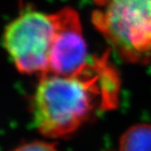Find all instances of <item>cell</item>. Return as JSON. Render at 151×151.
I'll return each instance as SVG.
<instances>
[{
    "label": "cell",
    "mask_w": 151,
    "mask_h": 151,
    "mask_svg": "<svg viewBox=\"0 0 151 151\" xmlns=\"http://www.w3.org/2000/svg\"><path fill=\"white\" fill-rule=\"evenodd\" d=\"M93 58L73 76H41L33 96V116L38 131L47 137H66L99 111L115 109L119 80L107 59Z\"/></svg>",
    "instance_id": "cell-1"
},
{
    "label": "cell",
    "mask_w": 151,
    "mask_h": 151,
    "mask_svg": "<svg viewBox=\"0 0 151 151\" xmlns=\"http://www.w3.org/2000/svg\"><path fill=\"white\" fill-rule=\"evenodd\" d=\"M92 21L124 60H151V0H109L93 13Z\"/></svg>",
    "instance_id": "cell-2"
},
{
    "label": "cell",
    "mask_w": 151,
    "mask_h": 151,
    "mask_svg": "<svg viewBox=\"0 0 151 151\" xmlns=\"http://www.w3.org/2000/svg\"><path fill=\"white\" fill-rule=\"evenodd\" d=\"M119 151H151V125L129 127L120 137Z\"/></svg>",
    "instance_id": "cell-5"
},
{
    "label": "cell",
    "mask_w": 151,
    "mask_h": 151,
    "mask_svg": "<svg viewBox=\"0 0 151 151\" xmlns=\"http://www.w3.org/2000/svg\"><path fill=\"white\" fill-rule=\"evenodd\" d=\"M13 151H58L56 147L51 143L43 141H34L23 144Z\"/></svg>",
    "instance_id": "cell-6"
},
{
    "label": "cell",
    "mask_w": 151,
    "mask_h": 151,
    "mask_svg": "<svg viewBox=\"0 0 151 151\" xmlns=\"http://www.w3.org/2000/svg\"><path fill=\"white\" fill-rule=\"evenodd\" d=\"M52 15L55 23V36L48 73L66 77L76 75L90 61L79 16L69 7Z\"/></svg>",
    "instance_id": "cell-4"
},
{
    "label": "cell",
    "mask_w": 151,
    "mask_h": 151,
    "mask_svg": "<svg viewBox=\"0 0 151 151\" xmlns=\"http://www.w3.org/2000/svg\"><path fill=\"white\" fill-rule=\"evenodd\" d=\"M54 36L53 15L28 9L7 25L3 42L18 71L42 76L49 72Z\"/></svg>",
    "instance_id": "cell-3"
}]
</instances>
